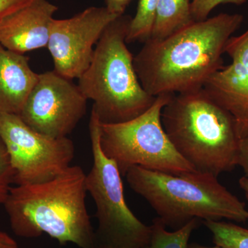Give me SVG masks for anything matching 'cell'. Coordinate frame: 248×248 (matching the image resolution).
I'll list each match as a JSON object with an SVG mask.
<instances>
[{
	"label": "cell",
	"instance_id": "cell-1",
	"mask_svg": "<svg viewBox=\"0 0 248 248\" xmlns=\"http://www.w3.org/2000/svg\"><path fill=\"white\" fill-rule=\"evenodd\" d=\"M244 19L241 14H220L195 21L166 38L147 40L134 56L143 89L156 97L203 88L207 80L224 67L227 42Z\"/></svg>",
	"mask_w": 248,
	"mask_h": 248
},
{
	"label": "cell",
	"instance_id": "cell-2",
	"mask_svg": "<svg viewBox=\"0 0 248 248\" xmlns=\"http://www.w3.org/2000/svg\"><path fill=\"white\" fill-rule=\"evenodd\" d=\"M86 177L80 166H71L48 182L11 187L4 205L15 234H46L61 244L98 248L86 206Z\"/></svg>",
	"mask_w": 248,
	"mask_h": 248
},
{
	"label": "cell",
	"instance_id": "cell-3",
	"mask_svg": "<svg viewBox=\"0 0 248 248\" xmlns=\"http://www.w3.org/2000/svg\"><path fill=\"white\" fill-rule=\"evenodd\" d=\"M161 123L176 151L196 170L217 177L237 166L236 120L203 88L174 94L163 108Z\"/></svg>",
	"mask_w": 248,
	"mask_h": 248
},
{
	"label": "cell",
	"instance_id": "cell-4",
	"mask_svg": "<svg viewBox=\"0 0 248 248\" xmlns=\"http://www.w3.org/2000/svg\"><path fill=\"white\" fill-rule=\"evenodd\" d=\"M125 176L130 188L150 204L166 226L177 230L194 219L248 220L245 203L213 174H173L133 166Z\"/></svg>",
	"mask_w": 248,
	"mask_h": 248
},
{
	"label": "cell",
	"instance_id": "cell-5",
	"mask_svg": "<svg viewBox=\"0 0 248 248\" xmlns=\"http://www.w3.org/2000/svg\"><path fill=\"white\" fill-rule=\"evenodd\" d=\"M132 17L119 16L103 32L87 69L78 79V87L93 102L102 124L128 122L146 112L155 102L143 89L135 71L134 56L126 37Z\"/></svg>",
	"mask_w": 248,
	"mask_h": 248
},
{
	"label": "cell",
	"instance_id": "cell-6",
	"mask_svg": "<svg viewBox=\"0 0 248 248\" xmlns=\"http://www.w3.org/2000/svg\"><path fill=\"white\" fill-rule=\"evenodd\" d=\"M174 94L157 96L141 115L123 123H101L100 144L122 176L133 166L179 174L197 171L176 151L166 135L161 112Z\"/></svg>",
	"mask_w": 248,
	"mask_h": 248
},
{
	"label": "cell",
	"instance_id": "cell-7",
	"mask_svg": "<svg viewBox=\"0 0 248 248\" xmlns=\"http://www.w3.org/2000/svg\"><path fill=\"white\" fill-rule=\"evenodd\" d=\"M89 132L93 162L86 184L97 209L98 247L141 248L149 241L151 226L142 223L125 202L122 174L102 151L101 122L93 108Z\"/></svg>",
	"mask_w": 248,
	"mask_h": 248
},
{
	"label": "cell",
	"instance_id": "cell-8",
	"mask_svg": "<svg viewBox=\"0 0 248 248\" xmlns=\"http://www.w3.org/2000/svg\"><path fill=\"white\" fill-rule=\"evenodd\" d=\"M0 136L9 153L17 186L51 180L69 168L74 158L71 140L38 133L15 114L0 113Z\"/></svg>",
	"mask_w": 248,
	"mask_h": 248
},
{
	"label": "cell",
	"instance_id": "cell-9",
	"mask_svg": "<svg viewBox=\"0 0 248 248\" xmlns=\"http://www.w3.org/2000/svg\"><path fill=\"white\" fill-rule=\"evenodd\" d=\"M87 102L78 85L53 70L39 74L18 115L38 133L66 138L86 115Z\"/></svg>",
	"mask_w": 248,
	"mask_h": 248
},
{
	"label": "cell",
	"instance_id": "cell-10",
	"mask_svg": "<svg viewBox=\"0 0 248 248\" xmlns=\"http://www.w3.org/2000/svg\"><path fill=\"white\" fill-rule=\"evenodd\" d=\"M117 17L107 7L92 6L68 19H54L47 46L54 71L67 79H79L103 32Z\"/></svg>",
	"mask_w": 248,
	"mask_h": 248
},
{
	"label": "cell",
	"instance_id": "cell-11",
	"mask_svg": "<svg viewBox=\"0 0 248 248\" xmlns=\"http://www.w3.org/2000/svg\"><path fill=\"white\" fill-rule=\"evenodd\" d=\"M232 62L210 77L203 89L234 117L240 138L248 133V29L225 47Z\"/></svg>",
	"mask_w": 248,
	"mask_h": 248
},
{
	"label": "cell",
	"instance_id": "cell-12",
	"mask_svg": "<svg viewBox=\"0 0 248 248\" xmlns=\"http://www.w3.org/2000/svg\"><path fill=\"white\" fill-rule=\"evenodd\" d=\"M58 6L48 0H33L0 23V44L25 54L48 46L50 27Z\"/></svg>",
	"mask_w": 248,
	"mask_h": 248
},
{
	"label": "cell",
	"instance_id": "cell-13",
	"mask_svg": "<svg viewBox=\"0 0 248 248\" xmlns=\"http://www.w3.org/2000/svg\"><path fill=\"white\" fill-rule=\"evenodd\" d=\"M38 78L29 57L0 44V113L19 115Z\"/></svg>",
	"mask_w": 248,
	"mask_h": 248
},
{
	"label": "cell",
	"instance_id": "cell-14",
	"mask_svg": "<svg viewBox=\"0 0 248 248\" xmlns=\"http://www.w3.org/2000/svg\"><path fill=\"white\" fill-rule=\"evenodd\" d=\"M193 22L191 0H159L150 38H166Z\"/></svg>",
	"mask_w": 248,
	"mask_h": 248
},
{
	"label": "cell",
	"instance_id": "cell-15",
	"mask_svg": "<svg viewBox=\"0 0 248 248\" xmlns=\"http://www.w3.org/2000/svg\"><path fill=\"white\" fill-rule=\"evenodd\" d=\"M198 219H194L174 232L166 230V226L156 217L151 225L149 241L141 248H187L191 234L198 226Z\"/></svg>",
	"mask_w": 248,
	"mask_h": 248
},
{
	"label": "cell",
	"instance_id": "cell-16",
	"mask_svg": "<svg viewBox=\"0 0 248 248\" xmlns=\"http://www.w3.org/2000/svg\"><path fill=\"white\" fill-rule=\"evenodd\" d=\"M159 0H140L135 16L132 17L126 43L145 42L151 37Z\"/></svg>",
	"mask_w": 248,
	"mask_h": 248
},
{
	"label": "cell",
	"instance_id": "cell-17",
	"mask_svg": "<svg viewBox=\"0 0 248 248\" xmlns=\"http://www.w3.org/2000/svg\"><path fill=\"white\" fill-rule=\"evenodd\" d=\"M213 236V242L223 248H248V228L220 221L203 222Z\"/></svg>",
	"mask_w": 248,
	"mask_h": 248
},
{
	"label": "cell",
	"instance_id": "cell-18",
	"mask_svg": "<svg viewBox=\"0 0 248 248\" xmlns=\"http://www.w3.org/2000/svg\"><path fill=\"white\" fill-rule=\"evenodd\" d=\"M14 184V171L6 147L0 136V205H4Z\"/></svg>",
	"mask_w": 248,
	"mask_h": 248
},
{
	"label": "cell",
	"instance_id": "cell-19",
	"mask_svg": "<svg viewBox=\"0 0 248 248\" xmlns=\"http://www.w3.org/2000/svg\"><path fill=\"white\" fill-rule=\"evenodd\" d=\"M247 0H191V12L196 22L208 19L209 14L220 4L242 5Z\"/></svg>",
	"mask_w": 248,
	"mask_h": 248
},
{
	"label": "cell",
	"instance_id": "cell-20",
	"mask_svg": "<svg viewBox=\"0 0 248 248\" xmlns=\"http://www.w3.org/2000/svg\"><path fill=\"white\" fill-rule=\"evenodd\" d=\"M33 0H0V23L5 17L14 14Z\"/></svg>",
	"mask_w": 248,
	"mask_h": 248
},
{
	"label": "cell",
	"instance_id": "cell-21",
	"mask_svg": "<svg viewBox=\"0 0 248 248\" xmlns=\"http://www.w3.org/2000/svg\"><path fill=\"white\" fill-rule=\"evenodd\" d=\"M237 166L243 169L246 177H248V133L240 139Z\"/></svg>",
	"mask_w": 248,
	"mask_h": 248
},
{
	"label": "cell",
	"instance_id": "cell-22",
	"mask_svg": "<svg viewBox=\"0 0 248 248\" xmlns=\"http://www.w3.org/2000/svg\"><path fill=\"white\" fill-rule=\"evenodd\" d=\"M132 0H105L106 6L112 14L117 16H122L125 13Z\"/></svg>",
	"mask_w": 248,
	"mask_h": 248
},
{
	"label": "cell",
	"instance_id": "cell-23",
	"mask_svg": "<svg viewBox=\"0 0 248 248\" xmlns=\"http://www.w3.org/2000/svg\"><path fill=\"white\" fill-rule=\"evenodd\" d=\"M0 248H19L17 242L4 232L0 231Z\"/></svg>",
	"mask_w": 248,
	"mask_h": 248
},
{
	"label": "cell",
	"instance_id": "cell-24",
	"mask_svg": "<svg viewBox=\"0 0 248 248\" xmlns=\"http://www.w3.org/2000/svg\"><path fill=\"white\" fill-rule=\"evenodd\" d=\"M239 184L241 188L244 191L245 195L248 201V177L245 176V177H241L239 179Z\"/></svg>",
	"mask_w": 248,
	"mask_h": 248
},
{
	"label": "cell",
	"instance_id": "cell-25",
	"mask_svg": "<svg viewBox=\"0 0 248 248\" xmlns=\"http://www.w3.org/2000/svg\"><path fill=\"white\" fill-rule=\"evenodd\" d=\"M187 248H223L220 247V246H214V247H207V246H202V245H200L198 244H195V243H194V244H188V245H187Z\"/></svg>",
	"mask_w": 248,
	"mask_h": 248
},
{
	"label": "cell",
	"instance_id": "cell-26",
	"mask_svg": "<svg viewBox=\"0 0 248 248\" xmlns=\"http://www.w3.org/2000/svg\"><path fill=\"white\" fill-rule=\"evenodd\" d=\"M98 248H110L105 247V246H99V247H98Z\"/></svg>",
	"mask_w": 248,
	"mask_h": 248
}]
</instances>
